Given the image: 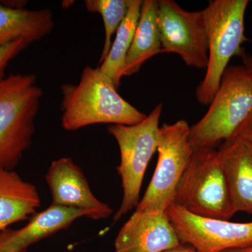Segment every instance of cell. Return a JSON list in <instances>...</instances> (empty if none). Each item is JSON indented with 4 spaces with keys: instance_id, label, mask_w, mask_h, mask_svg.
I'll list each match as a JSON object with an SVG mask.
<instances>
[{
    "instance_id": "obj_19",
    "label": "cell",
    "mask_w": 252,
    "mask_h": 252,
    "mask_svg": "<svg viewBox=\"0 0 252 252\" xmlns=\"http://www.w3.org/2000/svg\"><path fill=\"white\" fill-rule=\"evenodd\" d=\"M29 45L27 41L19 39L0 46V81L4 79L5 69L9 63Z\"/></svg>"
},
{
    "instance_id": "obj_24",
    "label": "cell",
    "mask_w": 252,
    "mask_h": 252,
    "mask_svg": "<svg viewBox=\"0 0 252 252\" xmlns=\"http://www.w3.org/2000/svg\"><path fill=\"white\" fill-rule=\"evenodd\" d=\"M74 1H64L63 2V6L65 9H67L69 6H72Z\"/></svg>"
},
{
    "instance_id": "obj_11",
    "label": "cell",
    "mask_w": 252,
    "mask_h": 252,
    "mask_svg": "<svg viewBox=\"0 0 252 252\" xmlns=\"http://www.w3.org/2000/svg\"><path fill=\"white\" fill-rule=\"evenodd\" d=\"M181 244L167 211H135L119 230L116 252H163Z\"/></svg>"
},
{
    "instance_id": "obj_10",
    "label": "cell",
    "mask_w": 252,
    "mask_h": 252,
    "mask_svg": "<svg viewBox=\"0 0 252 252\" xmlns=\"http://www.w3.org/2000/svg\"><path fill=\"white\" fill-rule=\"evenodd\" d=\"M46 181L52 194L53 205L78 209L94 220L112 215V207L94 196L84 172L72 159L61 158L51 162Z\"/></svg>"
},
{
    "instance_id": "obj_6",
    "label": "cell",
    "mask_w": 252,
    "mask_h": 252,
    "mask_svg": "<svg viewBox=\"0 0 252 252\" xmlns=\"http://www.w3.org/2000/svg\"><path fill=\"white\" fill-rule=\"evenodd\" d=\"M162 104L156 106L142 122L132 126L112 125L108 132L117 141L121 154L117 167L122 179V204L114 217L118 221L137 207L140 202L142 182L149 162L157 151L159 122Z\"/></svg>"
},
{
    "instance_id": "obj_12",
    "label": "cell",
    "mask_w": 252,
    "mask_h": 252,
    "mask_svg": "<svg viewBox=\"0 0 252 252\" xmlns=\"http://www.w3.org/2000/svg\"><path fill=\"white\" fill-rule=\"evenodd\" d=\"M85 212L78 209L51 205L32 217L28 224L17 230L0 233V252H25L33 244L67 228Z\"/></svg>"
},
{
    "instance_id": "obj_2",
    "label": "cell",
    "mask_w": 252,
    "mask_h": 252,
    "mask_svg": "<svg viewBox=\"0 0 252 252\" xmlns=\"http://www.w3.org/2000/svg\"><path fill=\"white\" fill-rule=\"evenodd\" d=\"M34 74H11L0 81V169L14 170L35 133L42 89Z\"/></svg>"
},
{
    "instance_id": "obj_1",
    "label": "cell",
    "mask_w": 252,
    "mask_h": 252,
    "mask_svg": "<svg viewBox=\"0 0 252 252\" xmlns=\"http://www.w3.org/2000/svg\"><path fill=\"white\" fill-rule=\"evenodd\" d=\"M61 90L62 126L67 131L97 124L132 126L147 116L123 98L98 67L86 66L77 85L63 84Z\"/></svg>"
},
{
    "instance_id": "obj_16",
    "label": "cell",
    "mask_w": 252,
    "mask_h": 252,
    "mask_svg": "<svg viewBox=\"0 0 252 252\" xmlns=\"http://www.w3.org/2000/svg\"><path fill=\"white\" fill-rule=\"evenodd\" d=\"M157 0H144L133 39L127 52L122 77L133 75L140 71L146 61L156 55L163 54L158 26Z\"/></svg>"
},
{
    "instance_id": "obj_15",
    "label": "cell",
    "mask_w": 252,
    "mask_h": 252,
    "mask_svg": "<svg viewBox=\"0 0 252 252\" xmlns=\"http://www.w3.org/2000/svg\"><path fill=\"white\" fill-rule=\"evenodd\" d=\"M54 27L51 9H12L0 3V46L19 39L30 44L51 34Z\"/></svg>"
},
{
    "instance_id": "obj_18",
    "label": "cell",
    "mask_w": 252,
    "mask_h": 252,
    "mask_svg": "<svg viewBox=\"0 0 252 252\" xmlns=\"http://www.w3.org/2000/svg\"><path fill=\"white\" fill-rule=\"evenodd\" d=\"M86 10L102 16L104 26V41L99 64L103 62L112 44V36L117 32L128 9V0H86Z\"/></svg>"
},
{
    "instance_id": "obj_4",
    "label": "cell",
    "mask_w": 252,
    "mask_h": 252,
    "mask_svg": "<svg viewBox=\"0 0 252 252\" xmlns=\"http://www.w3.org/2000/svg\"><path fill=\"white\" fill-rule=\"evenodd\" d=\"M248 0H215L203 10L208 41L206 73L196 91L197 100L211 103L230 59L245 52V16Z\"/></svg>"
},
{
    "instance_id": "obj_3",
    "label": "cell",
    "mask_w": 252,
    "mask_h": 252,
    "mask_svg": "<svg viewBox=\"0 0 252 252\" xmlns=\"http://www.w3.org/2000/svg\"><path fill=\"white\" fill-rule=\"evenodd\" d=\"M205 115L190 126L193 149H214L229 140L252 113V74L244 65L226 68Z\"/></svg>"
},
{
    "instance_id": "obj_22",
    "label": "cell",
    "mask_w": 252,
    "mask_h": 252,
    "mask_svg": "<svg viewBox=\"0 0 252 252\" xmlns=\"http://www.w3.org/2000/svg\"><path fill=\"white\" fill-rule=\"evenodd\" d=\"M241 58L243 59V65L248 68L252 74V56L245 52L242 55Z\"/></svg>"
},
{
    "instance_id": "obj_7",
    "label": "cell",
    "mask_w": 252,
    "mask_h": 252,
    "mask_svg": "<svg viewBox=\"0 0 252 252\" xmlns=\"http://www.w3.org/2000/svg\"><path fill=\"white\" fill-rule=\"evenodd\" d=\"M189 132L190 126L185 120L160 127L157 167L136 211L166 212L173 204L176 188L193 153L189 142Z\"/></svg>"
},
{
    "instance_id": "obj_9",
    "label": "cell",
    "mask_w": 252,
    "mask_h": 252,
    "mask_svg": "<svg viewBox=\"0 0 252 252\" xmlns=\"http://www.w3.org/2000/svg\"><path fill=\"white\" fill-rule=\"evenodd\" d=\"M181 243L198 252H224L252 245V221L239 223L193 215L175 205L167 210Z\"/></svg>"
},
{
    "instance_id": "obj_17",
    "label": "cell",
    "mask_w": 252,
    "mask_h": 252,
    "mask_svg": "<svg viewBox=\"0 0 252 252\" xmlns=\"http://www.w3.org/2000/svg\"><path fill=\"white\" fill-rule=\"evenodd\" d=\"M142 1L128 0V9L126 18L118 28L108 55L98 67L100 71L110 78L117 89L120 86L126 57L140 18Z\"/></svg>"
},
{
    "instance_id": "obj_23",
    "label": "cell",
    "mask_w": 252,
    "mask_h": 252,
    "mask_svg": "<svg viewBox=\"0 0 252 252\" xmlns=\"http://www.w3.org/2000/svg\"><path fill=\"white\" fill-rule=\"evenodd\" d=\"M224 252H252V245L248 247V248L235 249V250H228V251Z\"/></svg>"
},
{
    "instance_id": "obj_8",
    "label": "cell",
    "mask_w": 252,
    "mask_h": 252,
    "mask_svg": "<svg viewBox=\"0 0 252 252\" xmlns=\"http://www.w3.org/2000/svg\"><path fill=\"white\" fill-rule=\"evenodd\" d=\"M158 26L163 54H175L188 66L206 69L208 41L203 11H186L172 0H159Z\"/></svg>"
},
{
    "instance_id": "obj_21",
    "label": "cell",
    "mask_w": 252,
    "mask_h": 252,
    "mask_svg": "<svg viewBox=\"0 0 252 252\" xmlns=\"http://www.w3.org/2000/svg\"><path fill=\"white\" fill-rule=\"evenodd\" d=\"M163 252H198L192 247L185 246L182 245V243L177 245V246L174 247V248L169 249L166 251Z\"/></svg>"
},
{
    "instance_id": "obj_14",
    "label": "cell",
    "mask_w": 252,
    "mask_h": 252,
    "mask_svg": "<svg viewBox=\"0 0 252 252\" xmlns=\"http://www.w3.org/2000/svg\"><path fill=\"white\" fill-rule=\"evenodd\" d=\"M40 204L35 186L14 170L0 169V230L34 215Z\"/></svg>"
},
{
    "instance_id": "obj_5",
    "label": "cell",
    "mask_w": 252,
    "mask_h": 252,
    "mask_svg": "<svg viewBox=\"0 0 252 252\" xmlns=\"http://www.w3.org/2000/svg\"><path fill=\"white\" fill-rule=\"evenodd\" d=\"M172 205L207 218L229 220L235 210L218 150L193 149Z\"/></svg>"
},
{
    "instance_id": "obj_13",
    "label": "cell",
    "mask_w": 252,
    "mask_h": 252,
    "mask_svg": "<svg viewBox=\"0 0 252 252\" xmlns=\"http://www.w3.org/2000/svg\"><path fill=\"white\" fill-rule=\"evenodd\" d=\"M218 152L235 210L252 215V147L230 140Z\"/></svg>"
},
{
    "instance_id": "obj_20",
    "label": "cell",
    "mask_w": 252,
    "mask_h": 252,
    "mask_svg": "<svg viewBox=\"0 0 252 252\" xmlns=\"http://www.w3.org/2000/svg\"><path fill=\"white\" fill-rule=\"evenodd\" d=\"M230 140L242 141L252 147V113L235 131Z\"/></svg>"
}]
</instances>
